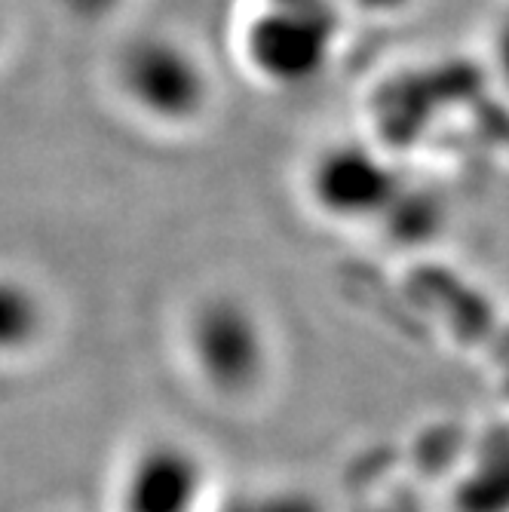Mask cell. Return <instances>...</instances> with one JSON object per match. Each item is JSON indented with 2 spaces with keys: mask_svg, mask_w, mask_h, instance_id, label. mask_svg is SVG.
<instances>
[{
  "mask_svg": "<svg viewBox=\"0 0 509 512\" xmlns=\"http://www.w3.org/2000/svg\"><path fill=\"white\" fill-rule=\"evenodd\" d=\"M126 102L163 126H188L206 114L212 80L194 46L166 34L132 40L117 65Z\"/></svg>",
  "mask_w": 509,
  "mask_h": 512,
  "instance_id": "cell-1",
  "label": "cell"
},
{
  "mask_svg": "<svg viewBox=\"0 0 509 512\" xmlns=\"http://www.w3.org/2000/svg\"><path fill=\"white\" fill-rule=\"evenodd\" d=\"M338 37L329 4H267L243 31V56L273 86H301L326 71Z\"/></svg>",
  "mask_w": 509,
  "mask_h": 512,
  "instance_id": "cell-2",
  "label": "cell"
},
{
  "mask_svg": "<svg viewBox=\"0 0 509 512\" xmlns=\"http://www.w3.org/2000/svg\"><path fill=\"white\" fill-rule=\"evenodd\" d=\"M313 206L338 221H365L390 212L399 197V178L372 148L335 142L322 148L307 169Z\"/></svg>",
  "mask_w": 509,
  "mask_h": 512,
  "instance_id": "cell-3",
  "label": "cell"
},
{
  "mask_svg": "<svg viewBox=\"0 0 509 512\" xmlns=\"http://www.w3.org/2000/svg\"><path fill=\"white\" fill-rule=\"evenodd\" d=\"M491 65H494L497 77L503 80V86L509 89V10L500 16V22L494 25V34H491Z\"/></svg>",
  "mask_w": 509,
  "mask_h": 512,
  "instance_id": "cell-4",
  "label": "cell"
},
{
  "mask_svg": "<svg viewBox=\"0 0 509 512\" xmlns=\"http://www.w3.org/2000/svg\"><path fill=\"white\" fill-rule=\"evenodd\" d=\"M267 4H286V7H304V4H329V0H267Z\"/></svg>",
  "mask_w": 509,
  "mask_h": 512,
  "instance_id": "cell-5",
  "label": "cell"
},
{
  "mask_svg": "<svg viewBox=\"0 0 509 512\" xmlns=\"http://www.w3.org/2000/svg\"><path fill=\"white\" fill-rule=\"evenodd\" d=\"M86 7H105V4H111V0H83Z\"/></svg>",
  "mask_w": 509,
  "mask_h": 512,
  "instance_id": "cell-6",
  "label": "cell"
}]
</instances>
